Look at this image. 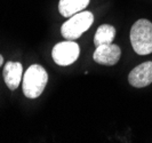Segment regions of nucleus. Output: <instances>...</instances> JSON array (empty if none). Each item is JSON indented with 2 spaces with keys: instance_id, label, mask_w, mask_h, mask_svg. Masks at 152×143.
Wrapping results in <instances>:
<instances>
[{
  "instance_id": "1",
  "label": "nucleus",
  "mask_w": 152,
  "mask_h": 143,
  "mask_svg": "<svg viewBox=\"0 0 152 143\" xmlns=\"http://www.w3.org/2000/svg\"><path fill=\"white\" fill-rule=\"evenodd\" d=\"M48 81L46 70L39 64H32L23 77V93L28 98H37L41 95Z\"/></svg>"
},
{
  "instance_id": "2",
  "label": "nucleus",
  "mask_w": 152,
  "mask_h": 143,
  "mask_svg": "<svg viewBox=\"0 0 152 143\" xmlns=\"http://www.w3.org/2000/svg\"><path fill=\"white\" fill-rule=\"evenodd\" d=\"M130 43L138 55L152 53V23L148 20H138L130 29Z\"/></svg>"
},
{
  "instance_id": "3",
  "label": "nucleus",
  "mask_w": 152,
  "mask_h": 143,
  "mask_svg": "<svg viewBox=\"0 0 152 143\" xmlns=\"http://www.w3.org/2000/svg\"><path fill=\"white\" fill-rule=\"evenodd\" d=\"M93 22L94 15L91 12L83 10L81 13H77L62 25V36L66 40H76L91 28Z\"/></svg>"
},
{
  "instance_id": "4",
  "label": "nucleus",
  "mask_w": 152,
  "mask_h": 143,
  "mask_svg": "<svg viewBox=\"0 0 152 143\" xmlns=\"http://www.w3.org/2000/svg\"><path fill=\"white\" fill-rule=\"evenodd\" d=\"M79 45L72 40H66L56 44L52 51L54 62L61 67H66L75 63L79 57Z\"/></svg>"
},
{
  "instance_id": "5",
  "label": "nucleus",
  "mask_w": 152,
  "mask_h": 143,
  "mask_svg": "<svg viewBox=\"0 0 152 143\" xmlns=\"http://www.w3.org/2000/svg\"><path fill=\"white\" fill-rule=\"evenodd\" d=\"M121 51L114 44H103L96 47L93 59L96 63L103 65H114L120 59Z\"/></svg>"
},
{
  "instance_id": "6",
  "label": "nucleus",
  "mask_w": 152,
  "mask_h": 143,
  "mask_svg": "<svg viewBox=\"0 0 152 143\" xmlns=\"http://www.w3.org/2000/svg\"><path fill=\"white\" fill-rule=\"evenodd\" d=\"M128 81L133 87L142 88L152 83V61L144 62L130 71Z\"/></svg>"
},
{
  "instance_id": "7",
  "label": "nucleus",
  "mask_w": 152,
  "mask_h": 143,
  "mask_svg": "<svg viewBox=\"0 0 152 143\" xmlns=\"http://www.w3.org/2000/svg\"><path fill=\"white\" fill-rule=\"evenodd\" d=\"M23 73V67L20 62L8 61L4 67V80L10 90H15L21 83Z\"/></svg>"
},
{
  "instance_id": "8",
  "label": "nucleus",
  "mask_w": 152,
  "mask_h": 143,
  "mask_svg": "<svg viewBox=\"0 0 152 143\" xmlns=\"http://www.w3.org/2000/svg\"><path fill=\"white\" fill-rule=\"evenodd\" d=\"M89 0H60L58 10L62 16L71 17L77 13L83 12L88 6Z\"/></svg>"
},
{
  "instance_id": "9",
  "label": "nucleus",
  "mask_w": 152,
  "mask_h": 143,
  "mask_svg": "<svg viewBox=\"0 0 152 143\" xmlns=\"http://www.w3.org/2000/svg\"><path fill=\"white\" fill-rule=\"evenodd\" d=\"M114 36H115V29L112 25L102 24L97 29L96 33H95L94 44H95L96 47L99 45H103V44H112Z\"/></svg>"
},
{
  "instance_id": "10",
  "label": "nucleus",
  "mask_w": 152,
  "mask_h": 143,
  "mask_svg": "<svg viewBox=\"0 0 152 143\" xmlns=\"http://www.w3.org/2000/svg\"><path fill=\"white\" fill-rule=\"evenodd\" d=\"M2 63H4V57H2V55H0V67L2 65Z\"/></svg>"
}]
</instances>
